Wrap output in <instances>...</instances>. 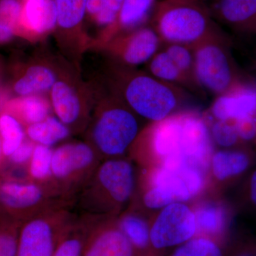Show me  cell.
Masks as SVG:
<instances>
[{"label":"cell","instance_id":"1","mask_svg":"<svg viewBox=\"0 0 256 256\" xmlns=\"http://www.w3.org/2000/svg\"><path fill=\"white\" fill-rule=\"evenodd\" d=\"M112 72L114 96L134 114L152 122L174 114L188 96L182 88L134 68L118 65Z\"/></svg>","mask_w":256,"mask_h":256},{"label":"cell","instance_id":"2","mask_svg":"<svg viewBox=\"0 0 256 256\" xmlns=\"http://www.w3.org/2000/svg\"><path fill=\"white\" fill-rule=\"evenodd\" d=\"M134 183L130 162L118 158L104 160L77 194L75 205L82 216L106 218L130 200Z\"/></svg>","mask_w":256,"mask_h":256},{"label":"cell","instance_id":"3","mask_svg":"<svg viewBox=\"0 0 256 256\" xmlns=\"http://www.w3.org/2000/svg\"><path fill=\"white\" fill-rule=\"evenodd\" d=\"M149 24L163 44L191 47L222 31L201 0H158Z\"/></svg>","mask_w":256,"mask_h":256},{"label":"cell","instance_id":"4","mask_svg":"<svg viewBox=\"0 0 256 256\" xmlns=\"http://www.w3.org/2000/svg\"><path fill=\"white\" fill-rule=\"evenodd\" d=\"M106 101L98 112L90 130V144L99 156H122L139 136L136 114L118 98Z\"/></svg>","mask_w":256,"mask_h":256},{"label":"cell","instance_id":"5","mask_svg":"<svg viewBox=\"0 0 256 256\" xmlns=\"http://www.w3.org/2000/svg\"><path fill=\"white\" fill-rule=\"evenodd\" d=\"M227 36L223 31L192 47L196 82L203 90L223 95L242 82L233 58Z\"/></svg>","mask_w":256,"mask_h":256},{"label":"cell","instance_id":"6","mask_svg":"<svg viewBox=\"0 0 256 256\" xmlns=\"http://www.w3.org/2000/svg\"><path fill=\"white\" fill-rule=\"evenodd\" d=\"M66 202L73 203L52 184L0 176V218L22 224L42 210Z\"/></svg>","mask_w":256,"mask_h":256},{"label":"cell","instance_id":"7","mask_svg":"<svg viewBox=\"0 0 256 256\" xmlns=\"http://www.w3.org/2000/svg\"><path fill=\"white\" fill-rule=\"evenodd\" d=\"M72 205V202L60 204L24 222L16 256H53L64 234L77 217Z\"/></svg>","mask_w":256,"mask_h":256},{"label":"cell","instance_id":"8","mask_svg":"<svg viewBox=\"0 0 256 256\" xmlns=\"http://www.w3.org/2000/svg\"><path fill=\"white\" fill-rule=\"evenodd\" d=\"M100 162V156L89 143L62 144L53 151L52 184L62 196L73 202Z\"/></svg>","mask_w":256,"mask_h":256},{"label":"cell","instance_id":"9","mask_svg":"<svg viewBox=\"0 0 256 256\" xmlns=\"http://www.w3.org/2000/svg\"><path fill=\"white\" fill-rule=\"evenodd\" d=\"M197 232L194 212L183 202L164 207L150 227V244L156 249L188 242Z\"/></svg>","mask_w":256,"mask_h":256},{"label":"cell","instance_id":"10","mask_svg":"<svg viewBox=\"0 0 256 256\" xmlns=\"http://www.w3.org/2000/svg\"><path fill=\"white\" fill-rule=\"evenodd\" d=\"M162 45L156 30L146 24L111 38L108 50L118 65L134 68L148 63Z\"/></svg>","mask_w":256,"mask_h":256},{"label":"cell","instance_id":"11","mask_svg":"<svg viewBox=\"0 0 256 256\" xmlns=\"http://www.w3.org/2000/svg\"><path fill=\"white\" fill-rule=\"evenodd\" d=\"M185 160L162 164L154 170L150 178L151 188L143 196V203L151 210H159L176 202H188L192 198L178 170Z\"/></svg>","mask_w":256,"mask_h":256},{"label":"cell","instance_id":"12","mask_svg":"<svg viewBox=\"0 0 256 256\" xmlns=\"http://www.w3.org/2000/svg\"><path fill=\"white\" fill-rule=\"evenodd\" d=\"M136 250L118 223L94 218L82 256H134Z\"/></svg>","mask_w":256,"mask_h":256},{"label":"cell","instance_id":"13","mask_svg":"<svg viewBox=\"0 0 256 256\" xmlns=\"http://www.w3.org/2000/svg\"><path fill=\"white\" fill-rule=\"evenodd\" d=\"M210 129L200 114L183 112L182 154L192 164L204 169L212 156Z\"/></svg>","mask_w":256,"mask_h":256},{"label":"cell","instance_id":"14","mask_svg":"<svg viewBox=\"0 0 256 256\" xmlns=\"http://www.w3.org/2000/svg\"><path fill=\"white\" fill-rule=\"evenodd\" d=\"M183 112L153 122L144 133L150 150L162 162L182 154Z\"/></svg>","mask_w":256,"mask_h":256},{"label":"cell","instance_id":"15","mask_svg":"<svg viewBox=\"0 0 256 256\" xmlns=\"http://www.w3.org/2000/svg\"><path fill=\"white\" fill-rule=\"evenodd\" d=\"M220 120L234 121L256 118V85L242 82L228 92L216 96L210 108Z\"/></svg>","mask_w":256,"mask_h":256},{"label":"cell","instance_id":"16","mask_svg":"<svg viewBox=\"0 0 256 256\" xmlns=\"http://www.w3.org/2000/svg\"><path fill=\"white\" fill-rule=\"evenodd\" d=\"M208 8L216 21L240 33H256V0H215Z\"/></svg>","mask_w":256,"mask_h":256},{"label":"cell","instance_id":"17","mask_svg":"<svg viewBox=\"0 0 256 256\" xmlns=\"http://www.w3.org/2000/svg\"><path fill=\"white\" fill-rule=\"evenodd\" d=\"M50 105L57 118L70 129L79 124L84 114L82 99L73 86L57 80L50 89Z\"/></svg>","mask_w":256,"mask_h":256},{"label":"cell","instance_id":"18","mask_svg":"<svg viewBox=\"0 0 256 256\" xmlns=\"http://www.w3.org/2000/svg\"><path fill=\"white\" fill-rule=\"evenodd\" d=\"M57 26L56 10L54 0H24L20 28L42 35Z\"/></svg>","mask_w":256,"mask_h":256},{"label":"cell","instance_id":"19","mask_svg":"<svg viewBox=\"0 0 256 256\" xmlns=\"http://www.w3.org/2000/svg\"><path fill=\"white\" fill-rule=\"evenodd\" d=\"M158 0H124L116 22L106 34L110 40L148 24Z\"/></svg>","mask_w":256,"mask_h":256},{"label":"cell","instance_id":"20","mask_svg":"<svg viewBox=\"0 0 256 256\" xmlns=\"http://www.w3.org/2000/svg\"><path fill=\"white\" fill-rule=\"evenodd\" d=\"M252 158L242 150H220L212 156V172L220 181L239 176L250 168Z\"/></svg>","mask_w":256,"mask_h":256},{"label":"cell","instance_id":"21","mask_svg":"<svg viewBox=\"0 0 256 256\" xmlns=\"http://www.w3.org/2000/svg\"><path fill=\"white\" fill-rule=\"evenodd\" d=\"M94 218L77 216L64 234L52 256H82Z\"/></svg>","mask_w":256,"mask_h":256},{"label":"cell","instance_id":"22","mask_svg":"<svg viewBox=\"0 0 256 256\" xmlns=\"http://www.w3.org/2000/svg\"><path fill=\"white\" fill-rule=\"evenodd\" d=\"M148 73L162 82L192 92H202L192 84L175 65L166 52L161 48L148 62Z\"/></svg>","mask_w":256,"mask_h":256},{"label":"cell","instance_id":"23","mask_svg":"<svg viewBox=\"0 0 256 256\" xmlns=\"http://www.w3.org/2000/svg\"><path fill=\"white\" fill-rule=\"evenodd\" d=\"M56 82V76L52 68L38 64L30 67L22 76L16 80L14 90L21 97L38 95L50 90Z\"/></svg>","mask_w":256,"mask_h":256},{"label":"cell","instance_id":"24","mask_svg":"<svg viewBox=\"0 0 256 256\" xmlns=\"http://www.w3.org/2000/svg\"><path fill=\"white\" fill-rule=\"evenodd\" d=\"M50 108L52 105L42 96H23L10 102L8 112L28 126L47 118L50 116Z\"/></svg>","mask_w":256,"mask_h":256},{"label":"cell","instance_id":"25","mask_svg":"<svg viewBox=\"0 0 256 256\" xmlns=\"http://www.w3.org/2000/svg\"><path fill=\"white\" fill-rule=\"evenodd\" d=\"M25 132L28 140L35 144L52 148L57 142L66 139L70 136V130L57 118L50 116L41 122L30 124Z\"/></svg>","mask_w":256,"mask_h":256},{"label":"cell","instance_id":"26","mask_svg":"<svg viewBox=\"0 0 256 256\" xmlns=\"http://www.w3.org/2000/svg\"><path fill=\"white\" fill-rule=\"evenodd\" d=\"M56 10L57 26L63 32L76 31L86 16L87 0H54Z\"/></svg>","mask_w":256,"mask_h":256},{"label":"cell","instance_id":"27","mask_svg":"<svg viewBox=\"0 0 256 256\" xmlns=\"http://www.w3.org/2000/svg\"><path fill=\"white\" fill-rule=\"evenodd\" d=\"M26 139V132L22 124L10 112L0 114V140L4 159L8 158L21 146Z\"/></svg>","mask_w":256,"mask_h":256},{"label":"cell","instance_id":"28","mask_svg":"<svg viewBox=\"0 0 256 256\" xmlns=\"http://www.w3.org/2000/svg\"><path fill=\"white\" fill-rule=\"evenodd\" d=\"M118 225L134 250H144L150 244V227L142 217L127 214L118 220Z\"/></svg>","mask_w":256,"mask_h":256},{"label":"cell","instance_id":"29","mask_svg":"<svg viewBox=\"0 0 256 256\" xmlns=\"http://www.w3.org/2000/svg\"><path fill=\"white\" fill-rule=\"evenodd\" d=\"M53 151L54 150L50 146L35 144L33 154L28 166V180L37 183L52 184V160Z\"/></svg>","mask_w":256,"mask_h":256},{"label":"cell","instance_id":"30","mask_svg":"<svg viewBox=\"0 0 256 256\" xmlns=\"http://www.w3.org/2000/svg\"><path fill=\"white\" fill-rule=\"evenodd\" d=\"M24 0H0V44L10 42L20 28Z\"/></svg>","mask_w":256,"mask_h":256},{"label":"cell","instance_id":"31","mask_svg":"<svg viewBox=\"0 0 256 256\" xmlns=\"http://www.w3.org/2000/svg\"><path fill=\"white\" fill-rule=\"evenodd\" d=\"M182 73L200 90H203L196 82L194 70V56L193 48L186 45L178 44H163L162 47Z\"/></svg>","mask_w":256,"mask_h":256},{"label":"cell","instance_id":"32","mask_svg":"<svg viewBox=\"0 0 256 256\" xmlns=\"http://www.w3.org/2000/svg\"><path fill=\"white\" fill-rule=\"evenodd\" d=\"M197 232L207 234L222 233L226 224V214L222 206L214 204L204 205L194 212Z\"/></svg>","mask_w":256,"mask_h":256},{"label":"cell","instance_id":"33","mask_svg":"<svg viewBox=\"0 0 256 256\" xmlns=\"http://www.w3.org/2000/svg\"><path fill=\"white\" fill-rule=\"evenodd\" d=\"M22 224L0 218V256L18 255V233Z\"/></svg>","mask_w":256,"mask_h":256},{"label":"cell","instance_id":"34","mask_svg":"<svg viewBox=\"0 0 256 256\" xmlns=\"http://www.w3.org/2000/svg\"><path fill=\"white\" fill-rule=\"evenodd\" d=\"M172 256H222V252L210 239L196 238L184 242Z\"/></svg>","mask_w":256,"mask_h":256},{"label":"cell","instance_id":"35","mask_svg":"<svg viewBox=\"0 0 256 256\" xmlns=\"http://www.w3.org/2000/svg\"><path fill=\"white\" fill-rule=\"evenodd\" d=\"M210 132L212 140L223 148H232L242 141L233 121L216 120Z\"/></svg>","mask_w":256,"mask_h":256},{"label":"cell","instance_id":"36","mask_svg":"<svg viewBox=\"0 0 256 256\" xmlns=\"http://www.w3.org/2000/svg\"><path fill=\"white\" fill-rule=\"evenodd\" d=\"M124 0H102V9L92 21L105 30L111 28L117 20Z\"/></svg>","mask_w":256,"mask_h":256},{"label":"cell","instance_id":"37","mask_svg":"<svg viewBox=\"0 0 256 256\" xmlns=\"http://www.w3.org/2000/svg\"><path fill=\"white\" fill-rule=\"evenodd\" d=\"M35 143L28 139H25L18 146L8 158L10 163L15 166H24L28 164L31 160L34 149Z\"/></svg>","mask_w":256,"mask_h":256},{"label":"cell","instance_id":"38","mask_svg":"<svg viewBox=\"0 0 256 256\" xmlns=\"http://www.w3.org/2000/svg\"><path fill=\"white\" fill-rule=\"evenodd\" d=\"M240 140H252L256 137V118L247 117L234 121Z\"/></svg>","mask_w":256,"mask_h":256},{"label":"cell","instance_id":"39","mask_svg":"<svg viewBox=\"0 0 256 256\" xmlns=\"http://www.w3.org/2000/svg\"><path fill=\"white\" fill-rule=\"evenodd\" d=\"M246 195L250 204L256 208V170L248 178Z\"/></svg>","mask_w":256,"mask_h":256},{"label":"cell","instance_id":"40","mask_svg":"<svg viewBox=\"0 0 256 256\" xmlns=\"http://www.w3.org/2000/svg\"><path fill=\"white\" fill-rule=\"evenodd\" d=\"M102 9V0H87L86 16L90 20H94Z\"/></svg>","mask_w":256,"mask_h":256},{"label":"cell","instance_id":"41","mask_svg":"<svg viewBox=\"0 0 256 256\" xmlns=\"http://www.w3.org/2000/svg\"><path fill=\"white\" fill-rule=\"evenodd\" d=\"M4 156H3L2 146L1 140H0V176H2V170L3 164H4Z\"/></svg>","mask_w":256,"mask_h":256},{"label":"cell","instance_id":"42","mask_svg":"<svg viewBox=\"0 0 256 256\" xmlns=\"http://www.w3.org/2000/svg\"><path fill=\"white\" fill-rule=\"evenodd\" d=\"M201 1L203 2L206 3V2H210L215 1V0H201Z\"/></svg>","mask_w":256,"mask_h":256},{"label":"cell","instance_id":"43","mask_svg":"<svg viewBox=\"0 0 256 256\" xmlns=\"http://www.w3.org/2000/svg\"><path fill=\"white\" fill-rule=\"evenodd\" d=\"M239 256H252L249 255V254H242V255H240Z\"/></svg>","mask_w":256,"mask_h":256},{"label":"cell","instance_id":"44","mask_svg":"<svg viewBox=\"0 0 256 256\" xmlns=\"http://www.w3.org/2000/svg\"><path fill=\"white\" fill-rule=\"evenodd\" d=\"M255 139H256V137Z\"/></svg>","mask_w":256,"mask_h":256}]
</instances>
